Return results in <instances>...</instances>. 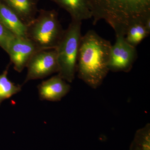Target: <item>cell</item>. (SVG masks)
<instances>
[{"label":"cell","instance_id":"2e32d148","mask_svg":"<svg viewBox=\"0 0 150 150\" xmlns=\"http://www.w3.org/2000/svg\"><path fill=\"white\" fill-rule=\"evenodd\" d=\"M144 25L145 28L146 29L147 31L149 33V34L150 33V16L148 17L147 18H146L144 22Z\"/></svg>","mask_w":150,"mask_h":150},{"label":"cell","instance_id":"9c48e42d","mask_svg":"<svg viewBox=\"0 0 150 150\" xmlns=\"http://www.w3.org/2000/svg\"><path fill=\"white\" fill-rule=\"evenodd\" d=\"M67 11L71 20L82 22L92 18L88 0H50Z\"/></svg>","mask_w":150,"mask_h":150},{"label":"cell","instance_id":"52a82bcc","mask_svg":"<svg viewBox=\"0 0 150 150\" xmlns=\"http://www.w3.org/2000/svg\"><path fill=\"white\" fill-rule=\"evenodd\" d=\"M40 50L27 38L15 37L10 43L6 53L13 64L14 69L21 73L26 67L33 55Z\"/></svg>","mask_w":150,"mask_h":150},{"label":"cell","instance_id":"8992f818","mask_svg":"<svg viewBox=\"0 0 150 150\" xmlns=\"http://www.w3.org/2000/svg\"><path fill=\"white\" fill-rule=\"evenodd\" d=\"M27 74L23 85L29 81L46 78L58 73L59 65L56 49L37 51L28 63Z\"/></svg>","mask_w":150,"mask_h":150},{"label":"cell","instance_id":"5bb4252c","mask_svg":"<svg viewBox=\"0 0 150 150\" xmlns=\"http://www.w3.org/2000/svg\"><path fill=\"white\" fill-rule=\"evenodd\" d=\"M129 150H150V124L137 130Z\"/></svg>","mask_w":150,"mask_h":150},{"label":"cell","instance_id":"7a4b0ae2","mask_svg":"<svg viewBox=\"0 0 150 150\" xmlns=\"http://www.w3.org/2000/svg\"><path fill=\"white\" fill-rule=\"evenodd\" d=\"M93 18V24L104 20L115 34L125 35L128 27L150 16V0H88Z\"/></svg>","mask_w":150,"mask_h":150},{"label":"cell","instance_id":"6da1fadb","mask_svg":"<svg viewBox=\"0 0 150 150\" xmlns=\"http://www.w3.org/2000/svg\"><path fill=\"white\" fill-rule=\"evenodd\" d=\"M111 46L110 41L92 30L82 36L76 72L78 78L91 88L99 87L109 72Z\"/></svg>","mask_w":150,"mask_h":150},{"label":"cell","instance_id":"277c9868","mask_svg":"<svg viewBox=\"0 0 150 150\" xmlns=\"http://www.w3.org/2000/svg\"><path fill=\"white\" fill-rule=\"evenodd\" d=\"M82 22L71 20L56 48L59 65L58 74L71 83L76 72L79 48L82 35Z\"/></svg>","mask_w":150,"mask_h":150},{"label":"cell","instance_id":"8fae6325","mask_svg":"<svg viewBox=\"0 0 150 150\" xmlns=\"http://www.w3.org/2000/svg\"><path fill=\"white\" fill-rule=\"evenodd\" d=\"M0 21L16 37L27 38V25L12 10L1 1Z\"/></svg>","mask_w":150,"mask_h":150},{"label":"cell","instance_id":"30bf717a","mask_svg":"<svg viewBox=\"0 0 150 150\" xmlns=\"http://www.w3.org/2000/svg\"><path fill=\"white\" fill-rule=\"evenodd\" d=\"M39 0H0L15 12L26 25L36 17Z\"/></svg>","mask_w":150,"mask_h":150},{"label":"cell","instance_id":"9a60e30c","mask_svg":"<svg viewBox=\"0 0 150 150\" xmlns=\"http://www.w3.org/2000/svg\"><path fill=\"white\" fill-rule=\"evenodd\" d=\"M16 37L0 21V47L6 52L11 40Z\"/></svg>","mask_w":150,"mask_h":150},{"label":"cell","instance_id":"ba28073f","mask_svg":"<svg viewBox=\"0 0 150 150\" xmlns=\"http://www.w3.org/2000/svg\"><path fill=\"white\" fill-rule=\"evenodd\" d=\"M37 88L40 100L54 102L60 101L71 89L69 84L59 74L43 81Z\"/></svg>","mask_w":150,"mask_h":150},{"label":"cell","instance_id":"7c38bea8","mask_svg":"<svg viewBox=\"0 0 150 150\" xmlns=\"http://www.w3.org/2000/svg\"><path fill=\"white\" fill-rule=\"evenodd\" d=\"M149 34L145 28L144 23L138 22L132 23L128 27L124 38L129 44L136 47Z\"/></svg>","mask_w":150,"mask_h":150},{"label":"cell","instance_id":"5b68a950","mask_svg":"<svg viewBox=\"0 0 150 150\" xmlns=\"http://www.w3.org/2000/svg\"><path fill=\"white\" fill-rule=\"evenodd\" d=\"M115 43L110 48L109 71L129 72L138 57L137 48L126 42L123 33L115 34Z\"/></svg>","mask_w":150,"mask_h":150},{"label":"cell","instance_id":"3957f363","mask_svg":"<svg viewBox=\"0 0 150 150\" xmlns=\"http://www.w3.org/2000/svg\"><path fill=\"white\" fill-rule=\"evenodd\" d=\"M64 31L56 11L40 9L38 16L27 25V38L40 50L55 49Z\"/></svg>","mask_w":150,"mask_h":150},{"label":"cell","instance_id":"4fadbf2b","mask_svg":"<svg viewBox=\"0 0 150 150\" xmlns=\"http://www.w3.org/2000/svg\"><path fill=\"white\" fill-rule=\"evenodd\" d=\"M10 65H8L2 74L0 75V105L4 100L21 91L22 86L16 84L8 77Z\"/></svg>","mask_w":150,"mask_h":150}]
</instances>
